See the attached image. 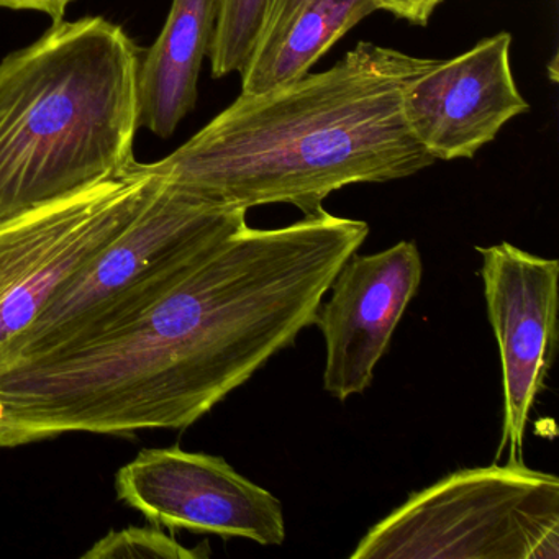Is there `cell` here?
<instances>
[{
  "mask_svg": "<svg viewBox=\"0 0 559 559\" xmlns=\"http://www.w3.org/2000/svg\"><path fill=\"white\" fill-rule=\"evenodd\" d=\"M218 0H173L168 21L139 71V127L169 139L198 103Z\"/></svg>",
  "mask_w": 559,
  "mask_h": 559,
  "instance_id": "8fae6325",
  "label": "cell"
},
{
  "mask_svg": "<svg viewBox=\"0 0 559 559\" xmlns=\"http://www.w3.org/2000/svg\"><path fill=\"white\" fill-rule=\"evenodd\" d=\"M438 61L359 41L322 73L240 94L171 155L140 166L212 204L319 214L346 186L395 181L433 165L408 130L402 96Z\"/></svg>",
  "mask_w": 559,
  "mask_h": 559,
  "instance_id": "7a4b0ae2",
  "label": "cell"
},
{
  "mask_svg": "<svg viewBox=\"0 0 559 559\" xmlns=\"http://www.w3.org/2000/svg\"><path fill=\"white\" fill-rule=\"evenodd\" d=\"M352 559H558L559 479L525 463L467 467L411 493Z\"/></svg>",
  "mask_w": 559,
  "mask_h": 559,
  "instance_id": "5b68a950",
  "label": "cell"
},
{
  "mask_svg": "<svg viewBox=\"0 0 559 559\" xmlns=\"http://www.w3.org/2000/svg\"><path fill=\"white\" fill-rule=\"evenodd\" d=\"M247 212L159 182L132 224L68 277L2 353L0 374L71 352L129 322L243 228Z\"/></svg>",
  "mask_w": 559,
  "mask_h": 559,
  "instance_id": "277c9868",
  "label": "cell"
},
{
  "mask_svg": "<svg viewBox=\"0 0 559 559\" xmlns=\"http://www.w3.org/2000/svg\"><path fill=\"white\" fill-rule=\"evenodd\" d=\"M209 549H189L182 546L175 536L163 532L162 526H129L112 530L100 538L84 559H119V558H163V559H198L207 558Z\"/></svg>",
  "mask_w": 559,
  "mask_h": 559,
  "instance_id": "5bb4252c",
  "label": "cell"
},
{
  "mask_svg": "<svg viewBox=\"0 0 559 559\" xmlns=\"http://www.w3.org/2000/svg\"><path fill=\"white\" fill-rule=\"evenodd\" d=\"M140 63L129 35L103 17L61 19L0 63V227L126 173Z\"/></svg>",
  "mask_w": 559,
  "mask_h": 559,
  "instance_id": "3957f363",
  "label": "cell"
},
{
  "mask_svg": "<svg viewBox=\"0 0 559 559\" xmlns=\"http://www.w3.org/2000/svg\"><path fill=\"white\" fill-rule=\"evenodd\" d=\"M512 35L477 41L412 81L402 112L414 139L438 162L469 159L530 106L510 67Z\"/></svg>",
  "mask_w": 559,
  "mask_h": 559,
  "instance_id": "30bf717a",
  "label": "cell"
},
{
  "mask_svg": "<svg viewBox=\"0 0 559 559\" xmlns=\"http://www.w3.org/2000/svg\"><path fill=\"white\" fill-rule=\"evenodd\" d=\"M159 182L133 159L120 178L0 227V356L58 287L132 224Z\"/></svg>",
  "mask_w": 559,
  "mask_h": 559,
  "instance_id": "8992f818",
  "label": "cell"
},
{
  "mask_svg": "<svg viewBox=\"0 0 559 559\" xmlns=\"http://www.w3.org/2000/svg\"><path fill=\"white\" fill-rule=\"evenodd\" d=\"M116 490L119 500L162 528L263 546L286 542L281 500L215 454L179 447L140 451L117 471Z\"/></svg>",
  "mask_w": 559,
  "mask_h": 559,
  "instance_id": "52a82bcc",
  "label": "cell"
},
{
  "mask_svg": "<svg viewBox=\"0 0 559 559\" xmlns=\"http://www.w3.org/2000/svg\"><path fill=\"white\" fill-rule=\"evenodd\" d=\"M487 317L502 366V438L496 460L523 463L530 412L545 391L558 343L559 261L515 245L476 248Z\"/></svg>",
  "mask_w": 559,
  "mask_h": 559,
  "instance_id": "ba28073f",
  "label": "cell"
},
{
  "mask_svg": "<svg viewBox=\"0 0 559 559\" xmlns=\"http://www.w3.org/2000/svg\"><path fill=\"white\" fill-rule=\"evenodd\" d=\"M376 11L374 0H306L280 37L251 55L240 71L241 96L267 93L310 73L340 38Z\"/></svg>",
  "mask_w": 559,
  "mask_h": 559,
  "instance_id": "7c38bea8",
  "label": "cell"
},
{
  "mask_svg": "<svg viewBox=\"0 0 559 559\" xmlns=\"http://www.w3.org/2000/svg\"><path fill=\"white\" fill-rule=\"evenodd\" d=\"M273 0H218L217 22L212 38V76L215 80L240 73L253 55Z\"/></svg>",
  "mask_w": 559,
  "mask_h": 559,
  "instance_id": "4fadbf2b",
  "label": "cell"
},
{
  "mask_svg": "<svg viewBox=\"0 0 559 559\" xmlns=\"http://www.w3.org/2000/svg\"><path fill=\"white\" fill-rule=\"evenodd\" d=\"M368 234L326 211L245 225L129 322L0 374V448L191 427L313 325Z\"/></svg>",
  "mask_w": 559,
  "mask_h": 559,
  "instance_id": "6da1fadb",
  "label": "cell"
},
{
  "mask_svg": "<svg viewBox=\"0 0 559 559\" xmlns=\"http://www.w3.org/2000/svg\"><path fill=\"white\" fill-rule=\"evenodd\" d=\"M304 2L306 0H273L266 24H264L263 34H261L260 41H258L254 51L270 47L283 34L284 28L293 21L294 15H296V12L299 11Z\"/></svg>",
  "mask_w": 559,
  "mask_h": 559,
  "instance_id": "2e32d148",
  "label": "cell"
},
{
  "mask_svg": "<svg viewBox=\"0 0 559 559\" xmlns=\"http://www.w3.org/2000/svg\"><path fill=\"white\" fill-rule=\"evenodd\" d=\"M73 0H0V8L14 9V11L44 12L55 22L63 19L68 5Z\"/></svg>",
  "mask_w": 559,
  "mask_h": 559,
  "instance_id": "e0dca14e",
  "label": "cell"
},
{
  "mask_svg": "<svg viewBox=\"0 0 559 559\" xmlns=\"http://www.w3.org/2000/svg\"><path fill=\"white\" fill-rule=\"evenodd\" d=\"M421 277L424 263L415 241H399L371 254L356 251L340 267L313 322L325 342L323 389L336 401L371 385Z\"/></svg>",
  "mask_w": 559,
  "mask_h": 559,
  "instance_id": "9c48e42d",
  "label": "cell"
},
{
  "mask_svg": "<svg viewBox=\"0 0 559 559\" xmlns=\"http://www.w3.org/2000/svg\"><path fill=\"white\" fill-rule=\"evenodd\" d=\"M378 11H388L402 21L425 27L433 15L435 9L443 0H374Z\"/></svg>",
  "mask_w": 559,
  "mask_h": 559,
  "instance_id": "9a60e30c",
  "label": "cell"
}]
</instances>
